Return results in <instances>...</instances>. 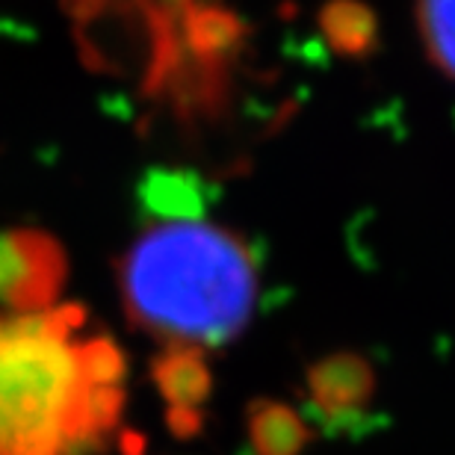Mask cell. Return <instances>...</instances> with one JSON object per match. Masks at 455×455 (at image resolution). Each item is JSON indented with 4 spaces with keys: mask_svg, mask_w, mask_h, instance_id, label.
<instances>
[{
    "mask_svg": "<svg viewBox=\"0 0 455 455\" xmlns=\"http://www.w3.org/2000/svg\"><path fill=\"white\" fill-rule=\"evenodd\" d=\"M207 381L211 376L193 349H172V355L157 363V385L163 396L169 399V405L184 408V411L198 408L207 394Z\"/></svg>",
    "mask_w": 455,
    "mask_h": 455,
    "instance_id": "5",
    "label": "cell"
},
{
    "mask_svg": "<svg viewBox=\"0 0 455 455\" xmlns=\"http://www.w3.org/2000/svg\"><path fill=\"white\" fill-rule=\"evenodd\" d=\"M251 441L260 455H296L307 441V432L287 408L260 405L251 414Z\"/></svg>",
    "mask_w": 455,
    "mask_h": 455,
    "instance_id": "6",
    "label": "cell"
},
{
    "mask_svg": "<svg viewBox=\"0 0 455 455\" xmlns=\"http://www.w3.org/2000/svg\"><path fill=\"white\" fill-rule=\"evenodd\" d=\"M372 387L370 370L358 358H331L311 372V390L316 405L325 411H349L367 399Z\"/></svg>",
    "mask_w": 455,
    "mask_h": 455,
    "instance_id": "4",
    "label": "cell"
},
{
    "mask_svg": "<svg viewBox=\"0 0 455 455\" xmlns=\"http://www.w3.org/2000/svg\"><path fill=\"white\" fill-rule=\"evenodd\" d=\"M75 307L0 320V455H71L116 423L122 355Z\"/></svg>",
    "mask_w": 455,
    "mask_h": 455,
    "instance_id": "1",
    "label": "cell"
},
{
    "mask_svg": "<svg viewBox=\"0 0 455 455\" xmlns=\"http://www.w3.org/2000/svg\"><path fill=\"white\" fill-rule=\"evenodd\" d=\"M62 281L66 254L39 231L0 234V305L12 314L51 311Z\"/></svg>",
    "mask_w": 455,
    "mask_h": 455,
    "instance_id": "3",
    "label": "cell"
},
{
    "mask_svg": "<svg viewBox=\"0 0 455 455\" xmlns=\"http://www.w3.org/2000/svg\"><path fill=\"white\" fill-rule=\"evenodd\" d=\"M417 21L432 62L455 80V0H420Z\"/></svg>",
    "mask_w": 455,
    "mask_h": 455,
    "instance_id": "7",
    "label": "cell"
},
{
    "mask_svg": "<svg viewBox=\"0 0 455 455\" xmlns=\"http://www.w3.org/2000/svg\"><path fill=\"white\" fill-rule=\"evenodd\" d=\"M131 320L172 349L220 346L254 311L258 272L231 231L196 220H160L140 234L122 263Z\"/></svg>",
    "mask_w": 455,
    "mask_h": 455,
    "instance_id": "2",
    "label": "cell"
},
{
    "mask_svg": "<svg viewBox=\"0 0 455 455\" xmlns=\"http://www.w3.org/2000/svg\"><path fill=\"white\" fill-rule=\"evenodd\" d=\"M145 204L157 220H196L202 216V193L196 178L187 175H154L145 187Z\"/></svg>",
    "mask_w": 455,
    "mask_h": 455,
    "instance_id": "8",
    "label": "cell"
}]
</instances>
